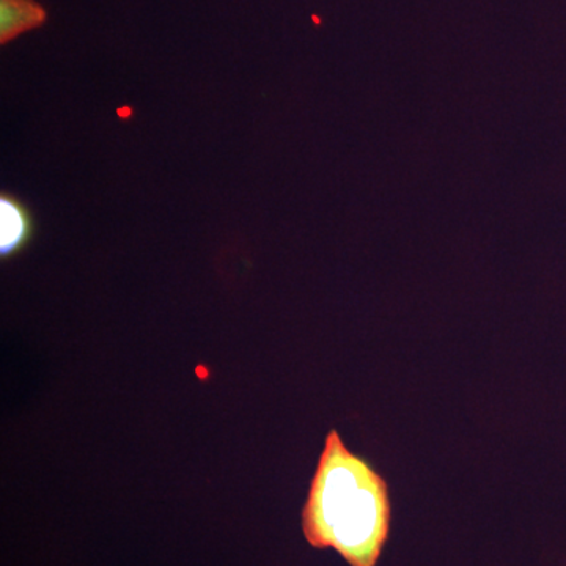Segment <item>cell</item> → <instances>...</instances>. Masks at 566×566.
Masks as SVG:
<instances>
[{
  "mask_svg": "<svg viewBox=\"0 0 566 566\" xmlns=\"http://www.w3.org/2000/svg\"><path fill=\"white\" fill-rule=\"evenodd\" d=\"M390 513L386 480L331 430L303 510L308 545L331 547L352 566H376L389 539Z\"/></svg>",
  "mask_w": 566,
  "mask_h": 566,
  "instance_id": "obj_1",
  "label": "cell"
},
{
  "mask_svg": "<svg viewBox=\"0 0 566 566\" xmlns=\"http://www.w3.org/2000/svg\"><path fill=\"white\" fill-rule=\"evenodd\" d=\"M33 219L21 200L10 193L0 196V255L10 259L31 243Z\"/></svg>",
  "mask_w": 566,
  "mask_h": 566,
  "instance_id": "obj_2",
  "label": "cell"
},
{
  "mask_svg": "<svg viewBox=\"0 0 566 566\" xmlns=\"http://www.w3.org/2000/svg\"><path fill=\"white\" fill-rule=\"evenodd\" d=\"M48 13L36 0H0V44L46 24Z\"/></svg>",
  "mask_w": 566,
  "mask_h": 566,
  "instance_id": "obj_3",
  "label": "cell"
}]
</instances>
